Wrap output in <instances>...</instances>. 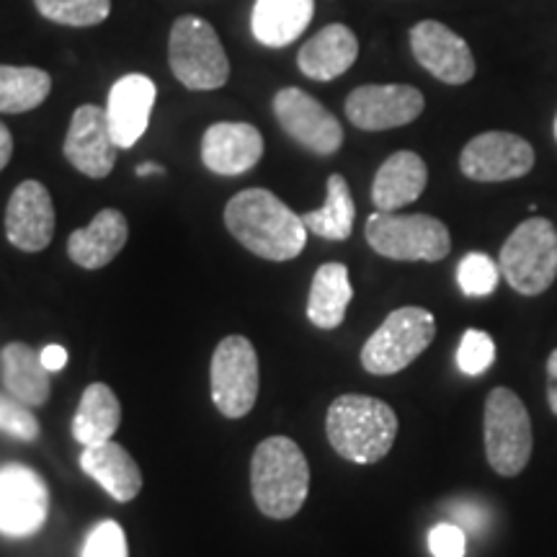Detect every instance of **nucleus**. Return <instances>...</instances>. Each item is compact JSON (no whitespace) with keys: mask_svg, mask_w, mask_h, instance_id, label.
I'll return each mask as SVG.
<instances>
[{"mask_svg":"<svg viewBox=\"0 0 557 557\" xmlns=\"http://www.w3.org/2000/svg\"><path fill=\"white\" fill-rule=\"evenodd\" d=\"M83 557H129L124 529L116 521H101L99 527L90 529Z\"/></svg>","mask_w":557,"mask_h":557,"instance_id":"obj_32","label":"nucleus"},{"mask_svg":"<svg viewBox=\"0 0 557 557\" xmlns=\"http://www.w3.org/2000/svg\"><path fill=\"white\" fill-rule=\"evenodd\" d=\"M0 429L9 431L21 442H34L39 436L37 418L18 400H0Z\"/></svg>","mask_w":557,"mask_h":557,"instance_id":"obj_33","label":"nucleus"},{"mask_svg":"<svg viewBox=\"0 0 557 557\" xmlns=\"http://www.w3.org/2000/svg\"><path fill=\"white\" fill-rule=\"evenodd\" d=\"M455 524H459L465 532H478L485 524V511L480 506L462 504L455 508Z\"/></svg>","mask_w":557,"mask_h":557,"instance_id":"obj_35","label":"nucleus"},{"mask_svg":"<svg viewBox=\"0 0 557 557\" xmlns=\"http://www.w3.org/2000/svg\"><path fill=\"white\" fill-rule=\"evenodd\" d=\"M485 457L504 478H517L532 457L534 436L529 410L513 389L496 387L485 400Z\"/></svg>","mask_w":557,"mask_h":557,"instance_id":"obj_6","label":"nucleus"},{"mask_svg":"<svg viewBox=\"0 0 557 557\" xmlns=\"http://www.w3.org/2000/svg\"><path fill=\"white\" fill-rule=\"evenodd\" d=\"M354 220H357V205H354L351 189L341 173L329 176V197L325 205L315 212L302 214L305 227L323 240H348L354 233Z\"/></svg>","mask_w":557,"mask_h":557,"instance_id":"obj_27","label":"nucleus"},{"mask_svg":"<svg viewBox=\"0 0 557 557\" xmlns=\"http://www.w3.org/2000/svg\"><path fill=\"white\" fill-rule=\"evenodd\" d=\"M263 158V137L253 124L218 122L201 137V163L218 176H240Z\"/></svg>","mask_w":557,"mask_h":557,"instance_id":"obj_17","label":"nucleus"},{"mask_svg":"<svg viewBox=\"0 0 557 557\" xmlns=\"http://www.w3.org/2000/svg\"><path fill=\"white\" fill-rule=\"evenodd\" d=\"M116 139L111 135L107 109L86 107L75 109L70 129L62 145L67 163L88 178H107L116 163Z\"/></svg>","mask_w":557,"mask_h":557,"instance_id":"obj_15","label":"nucleus"},{"mask_svg":"<svg viewBox=\"0 0 557 557\" xmlns=\"http://www.w3.org/2000/svg\"><path fill=\"white\" fill-rule=\"evenodd\" d=\"M39 357H41V364L50 369V372H60V369L67 364L65 346H58V344H50V346L41 348Z\"/></svg>","mask_w":557,"mask_h":557,"instance_id":"obj_36","label":"nucleus"},{"mask_svg":"<svg viewBox=\"0 0 557 557\" xmlns=\"http://www.w3.org/2000/svg\"><path fill=\"white\" fill-rule=\"evenodd\" d=\"M325 434L338 457L354 465H374L393 449L398 416L372 395H341L325 416Z\"/></svg>","mask_w":557,"mask_h":557,"instance_id":"obj_2","label":"nucleus"},{"mask_svg":"<svg viewBox=\"0 0 557 557\" xmlns=\"http://www.w3.org/2000/svg\"><path fill=\"white\" fill-rule=\"evenodd\" d=\"M410 50L423 70L447 86H465L475 78V58L468 41L442 21H418L410 29Z\"/></svg>","mask_w":557,"mask_h":557,"instance_id":"obj_14","label":"nucleus"},{"mask_svg":"<svg viewBox=\"0 0 557 557\" xmlns=\"http://www.w3.org/2000/svg\"><path fill=\"white\" fill-rule=\"evenodd\" d=\"M50 369L41 364V357L26 344H9L0 351V380L13 400L37 408L50 400L52 382Z\"/></svg>","mask_w":557,"mask_h":557,"instance_id":"obj_23","label":"nucleus"},{"mask_svg":"<svg viewBox=\"0 0 557 557\" xmlns=\"http://www.w3.org/2000/svg\"><path fill=\"white\" fill-rule=\"evenodd\" d=\"M555 139H557V116H555Z\"/></svg>","mask_w":557,"mask_h":557,"instance_id":"obj_40","label":"nucleus"},{"mask_svg":"<svg viewBox=\"0 0 557 557\" xmlns=\"http://www.w3.org/2000/svg\"><path fill=\"white\" fill-rule=\"evenodd\" d=\"M50 513V491L26 465H5L0 470V532L9 537H32Z\"/></svg>","mask_w":557,"mask_h":557,"instance_id":"obj_11","label":"nucleus"},{"mask_svg":"<svg viewBox=\"0 0 557 557\" xmlns=\"http://www.w3.org/2000/svg\"><path fill=\"white\" fill-rule=\"evenodd\" d=\"M367 243L393 261H442L451 250L449 230L429 214L374 212L367 220Z\"/></svg>","mask_w":557,"mask_h":557,"instance_id":"obj_5","label":"nucleus"},{"mask_svg":"<svg viewBox=\"0 0 557 557\" xmlns=\"http://www.w3.org/2000/svg\"><path fill=\"white\" fill-rule=\"evenodd\" d=\"M225 225L243 248L267 261H292L308 246L302 218L269 189L235 194L225 207Z\"/></svg>","mask_w":557,"mask_h":557,"instance_id":"obj_1","label":"nucleus"},{"mask_svg":"<svg viewBox=\"0 0 557 557\" xmlns=\"http://www.w3.org/2000/svg\"><path fill=\"white\" fill-rule=\"evenodd\" d=\"M500 276L524 297L547 292L557 278V233L545 218H529L508 235L498 256Z\"/></svg>","mask_w":557,"mask_h":557,"instance_id":"obj_4","label":"nucleus"},{"mask_svg":"<svg viewBox=\"0 0 557 557\" xmlns=\"http://www.w3.org/2000/svg\"><path fill=\"white\" fill-rule=\"evenodd\" d=\"M122 423V406L114 389L103 382H94L83 389L81 406L73 418V436L78 438L83 447L109 442L120 431Z\"/></svg>","mask_w":557,"mask_h":557,"instance_id":"obj_25","label":"nucleus"},{"mask_svg":"<svg viewBox=\"0 0 557 557\" xmlns=\"http://www.w3.org/2000/svg\"><path fill=\"white\" fill-rule=\"evenodd\" d=\"M158 88L148 75L129 73L111 86L107 116L111 124V135L122 150L137 145L148 132L152 107H156Z\"/></svg>","mask_w":557,"mask_h":557,"instance_id":"obj_18","label":"nucleus"},{"mask_svg":"<svg viewBox=\"0 0 557 557\" xmlns=\"http://www.w3.org/2000/svg\"><path fill=\"white\" fill-rule=\"evenodd\" d=\"M54 205L39 181H24L5 207V238L24 253H39L52 243Z\"/></svg>","mask_w":557,"mask_h":557,"instance_id":"obj_16","label":"nucleus"},{"mask_svg":"<svg viewBox=\"0 0 557 557\" xmlns=\"http://www.w3.org/2000/svg\"><path fill=\"white\" fill-rule=\"evenodd\" d=\"M129 225L120 209H101L86 227L75 230L67 240L70 261L96 271L111 263L127 246Z\"/></svg>","mask_w":557,"mask_h":557,"instance_id":"obj_19","label":"nucleus"},{"mask_svg":"<svg viewBox=\"0 0 557 557\" xmlns=\"http://www.w3.org/2000/svg\"><path fill=\"white\" fill-rule=\"evenodd\" d=\"M429 549L434 557H465L468 534L455 521H442L429 532Z\"/></svg>","mask_w":557,"mask_h":557,"instance_id":"obj_34","label":"nucleus"},{"mask_svg":"<svg viewBox=\"0 0 557 557\" xmlns=\"http://www.w3.org/2000/svg\"><path fill=\"white\" fill-rule=\"evenodd\" d=\"M47 21L62 26H96L109 18L111 0H34Z\"/></svg>","mask_w":557,"mask_h":557,"instance_id":"obj_29","label":"nucleus"},{"mask_svg":"<svg viewBox=\"0 0 557 557\" xmlns=\"http://www.w3.org/2000/svg\"><path fill=\"white\" fill-rule=\"evenodd\" d=\"M357 34L344 24H331L323 32H318L310 41H305V47L299 50L297 65L310 81L329 83L341 78L357 62Z\"/></svg>","mask_w":557,"mask_h":557,"instance_id":"obj_20","label":"nucleus"},{"mask_svg":"<svg viewBox=\"0 0 557 557\" xmlns=\"http://www.w3.org/2000/svg\"><path fill=\"white\" fill-rule=\"evenodd\" d=\"M274 114L282 129L315 156H333L344 145L341 122L302 88L278 90L274 96Z\"/></svg>","mask_w":557,"mask_h":557,"instance_id":"obj_12","label":"nucleus"},{"mask_svg":"<svg viewBox=\"0 0 557 557\" xmlns=\"http://www.w3.org/2000/svg\"><path fill=\"white\" fill-rule=\"evenodd\" d=\"M156 173H163V165H158V163L137 165V176H156Z\"/></svg>","mask_w":557,"mask_h":557,"instance_id":"obj_39","label":"nucleus"},{"mask_svg":"<svg viewBox=\"0 0 557 557\" xmlns=\"http://www.w3.org/2000/svg\"><path fill=\"white\" fill-rule=\"evenodd\" d=\"M436 336V320L423 308H400L389 312L361 348V367L369 374L389 377L413 364Z\"/></svg>","mask_w":557,"mask_h":557,"instance_id":"obj_8","label":"nucleus"},{"mask_svg":"<svg viewBox=\"0 0 557 557\" xmlns=\"http://www.w3.org/2000/svg\"><path fill=\"white\" fill-rule=\"evenodd\" d=\"M81 468L120 504H129L143 491V472H139L137 462L122 444L111 442V438L83 449Z\"/></svg>","mask_w":557,"mask_h":557,"instance_id":"obj_22","label":"nucleus"},{"mask_svg":"<svg viewBox=\"0 0 557 557\" xmlns=\"http://www.w3.org/2000/svg\"><path fill=\"white\" fill-rule=\"evenodd\" d=\"M310 468L289 436H269L250 459V493L263 517L292 519L308 500Z\"/></svg>","mask_w":557,"mask_h":557,"instance_id":"obj_3","label":"nucleus"},{"mask_svg":"<svg viewBox=\"0 0 557 557\" xmlns=\"http://www.w3.org/2000/svg\"><path fill=\"white\" fill-rule=\"evenodd\" d=\"M426 184L429 169L423 158L410 150H400L380 165L372 184V201L380 212H395V209L413 205L426 191Z\"/></svg>","mask_w":557,"mask_h":557,"instance_id":"obj_21","label":"nucleus"},{"mask_svg":"<svg viewBox=\"0 0 557 557\" xmlns=\"http://www.w3.org/2000/svg\"><path fill=\"white\" fill-rule=\"evenodd\" d=\"M212 403L225 418L248 416L259 398V357L246 336H227L214 348Z\"/></svg>","mask_w":557,"mask_h":557,"instance_id":"obj_9","label":"nucleus"},{"mask_svg":"<svg viewBox=\"0 0 557 557\" xmlns=\"http://www.w3.org/2000/svg\"><path fill=\"white\" fill-rule=\"evenodd\" d=\"M52 90L50 73L39 67L0 65V114H24L41 107Z\"/></svg>","mask_w":557,"mask_h":557,"instance_id":"obj_28","label":"nucleus"},{"mask_svg":"<svg viewBox=\"0 0 557 557\" xmlns=\"http://www.w3.org/2000/svg\"><path fill=\"white\" fill-rule=\"evenodd\" d=\"M500 282L498 263L485 253H468L457 267V284L468 297L493 295Z\"/></svg>","mask_w":557,"mask_h":557,"instance_id":"obj_30","label":"nucleus"},{"mask_svg":"<svg viewBox=\"0 0 557 557\" xmlns=\"http://www.w3.org/2000/svg\"><path fill=\"white\" fill-rule=\"evenodd\" d=\"M423 94L413 86H361L354 88L346 99V116L354 127L364 132H382L406 127L421 116Z\"/></svg>","mask_w":557,"mask_h":557,"instance_id":"obj_13","label":"nucleus"},{"mask_svg":"<svg viewBox=\"0 0 557 557\" xmlns=\"http://www.w3.org/2000/svg\"><path fill=\"white\" fill-rule=\"evenodd\" d=\"M547 403L557 416V348L547 357Z\"/></svg>","mask_w":557,"mask_h":557,"instance_id":"obj_37","label":"nucleus"},{"mask_svg":"<svg viewBox=\"0 0 557 557\" xmlns=\"http://www.w3.org/2000/svg\"><path fill=\"white\" fill-rule=\"evenodd\" d=\"M315 0H256L250 29L263 47H289L308 29Z\"/></svg>","mask_w":557,"mask_h":557,"instance_id":"obj_24","label":"nucleus"},{"mask_svg":"<svg viewBox=\"0 0 557 557\" xmlns=\"http://www.w3.org/2000/svg\"><path fill=\"white\" fill-rule=\"evenodd\" d=\"M534 148L511 132H483L465 145L459 171L480 184H500L527 176L534 169Z\"/></svg>","mask_w":557,"mask_h":557,"instance_id":"obj_10","label":"nucleus"},{"mask_svg":"<svg viewBox=\"0 0 557 557\" xmlns=\"http://www.w3.org/2000/svg\"><path fill=\"white\" fill-rule=\"evenodd\" d=\"M169 62L178 83L189 90L222 88L230 78L225 47L209 21L181 16L171 29Z\"/></svg>","mask_w":557,"mask_h":557,"instance_id":"obj_7","label":"nucleus"},{"mask_svg":"<svg viewBox=\"0 0 557 557\" xmlns=\"http://www.w3.org/2000/svg\"><path fill=\"white\" fill-rule=\"evenodd\" d=\"M11 156H13V137H11L9 127H5V124L0 122V171H3L5 165H9Z\"/></svg>","mask_w":557,"mask_h":557,"instance_id":"obj_38","label":"nucleus"},{"mask_svg":"<svg viewBox=\"0 0 557 557\" xmlns=\"http://www.w3.org/2000/svg\"><path fill=\"white\" fill-rule=\"evenodd\" d=\"M354 289L344 263H323L312 276L308 318L315 329L333 331L344 323Z\"/></svg>","mask_w":557,"mask_h":557,"instance_id":"obj_26","label":"nucleus"},{"mask_svg":"<svg viewBox=\"0 0 557 557\" xmlns=\"http://www.w3.org/2000/svg\"><path fill=\"white\" fill-rule=\"evenodd\" d=\"M493 361H496V341L491 333L478 329L465 331L457 348L459 372L468 374V377H480L493 367Z\"/></svg>","mask_w":557,"mask_h":557,"instance_id":"obj_31","label":"nucleus"}]
</instances>
